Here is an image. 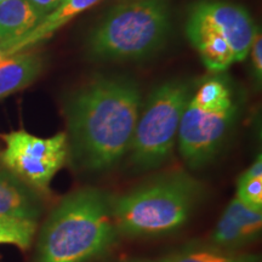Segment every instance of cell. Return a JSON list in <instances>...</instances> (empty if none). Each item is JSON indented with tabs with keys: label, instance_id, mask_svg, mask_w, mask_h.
<instances>
[{
	"label": "cell",
	"instance_id": "cell-8",
	"mask_svg": "<svg viewBox=\"0 0 262 262\" xmlns=\"http://www.w3.org/2000/svg\"><path fill=\"white\" fill-rule=\"evenodd\" d=\"M2 139L5 143L0 152L2 165L34 191L49 192L52 179L68 159L67 134L38 137L17 130Z\"/></svg>",
	"mask_w": 262,
	"mask_h": 262
},
{
	"label": "cell",
	"instance_id": "cell-1",
	"mask_svg": "<svg viewBox=\"0 0 262 262\" xmlns=\"http://www.w3.org/2000/svg\"><path fill=\"white\" fill-rule=\"evenodd\" d=\"M129 78L98 75L66 98L68 158L77 169L104 172L129 153L141 104Z\"/></svg>",
	"mask_w": 262,
	"mask_h": 262
},
{
	"label": "cell",
	"instance_id": "cell-12",
	"mask_svg": "<svg viewBox=\"0 0 262 262\" xmlns=\"http://www.w3.org/2000/svg\"><path fill=\"white\" fill-rule=\"evenodd\" d=\"M42 70V57L37 52L22 51L0 63V100L32 84Z\"/></svg>",
	"mask_w": 262,
	"mask_h": 262
},
{
	"label": "cell",
	"instance_id": "cell-19",
	"mask_svg": "<svg viewBox=\"0 0 262 262\" xmlns=\"http://www.w3.org/2000/svg\"><path fill=\"white\" fill-rule=\"evenodd\" d=\"M11 56H12L11 52H10L9 49L5 47L4 42L0 41V63H2V62H4L6 58H9Z\"/></svg>",
	"mask_w": 262,
	"mask_h": 262
},
{
	"label": "cell",
	"instance_id": "cell-15",
	"mask_svg": "<svg viewBox=\"0 0 262 262\" xmlns=\"http://www.w3.org/2000/svg\"><path fill=\"white\" fill-rule=\"evenodd\" d=\"M248 208L262 211V157L258 155L249 168L237 180V195Z\"/></svg>",
	"mask_w": 262,
	"mask_h": 262
},
{
	"label": "cell",
	"instance_id": "cell-20",
	"mask_svg": "<svg viewBox=\"0 0 262 262\" xmlns=\"http://www.w3.org/2000/svg\"><path fill=\"white\" fill-rule=\"evenodd\" d=\"M122 262H168V257L164 256L160 258H133V260H126Z\"/></svg>",
	"mask_w": 262,
	"mask_h": 262
},
{
	"label": "cell",
	"instance_id": "cell-3",
	"mask_svg": "<svg viewBox=\"0 0 262 262\" xmlns=\"http://www.w3.org/2000/svg\"><path fill=\"white\" fill-rule=\"evenodd\" d=\"M204 195L203 183L187 171L158 173L122 195H113L119 235L153 238L178 232L189 221Z\"/></svg>",
	"mask_w": 262,
	"mask_h": 262
},
{
	"label": "cell",
	"instance_id": "cell-16",
	"mask_svg": "<svg viewBox=\"0 0 262 262\" xmlns=\"http://www.w3.org/2000/svg\"><path fill=\"white\" fill-rule=\"evenodd\" d=\"M37 232V222L0 216V244H11L26 250Z\"/></svg>",
	"mask_w": 262,
	"mask_h": 262
},
{
	"label": "cell",
	"instance_id": "cell-13",
	"mask_svg": "<svg viewBox=\"0 0 262 262\" xmlns=\"http://www.w3.org/2000/svg\"><path fill=\"white\" fill-rule=\"evenodd\" d=\"M42 18L28 0L0 2V41H15L25 37Z\"/></svg>",
	"mask_w": 262,
	"mask_h": 262
},
{
	"label": "cell",
	"instance_id": "cell-9",
	"mask_svg": "<svg viewBox=\"0 0 262 262\" xmlns=\"http://www.w3.org/2000/svg\"><path fill=\"white\" fill-rule=\"evenodd\" d=\"M261 212L248 208L234 196L216 224L210 237V244L234 250L256 241L261 234Z\"/></svg>",
	"mask_w": 262,
	"mask_h": 262
},
{
	"label": "cell",
	"instance_id": "cell-6",
	"mask_svg": "<svg viewBox=\"0 0 262 262\" xmlns=\"http://www.w3.org/2000/svg\"><path fill=\"white\" fill-rule=\"evenodd\" d=\"M258 28L243 6L202 0L189 9L186 34L211 73H222L247 58Z\"/></svg>",
	"mask_w": 262,
	"mask_h": 262
},
{
	"label": "cell",
	"instance_id": "cell-10",
	"mask_svg": "<svg viewBox=\"0 0 262 262\" xmlns=\"http://www.w3.org/2000/svg\"><path fill=\"white\" fill-rule=\"evenodd\" d=\"M41 205L34 189L0 165V216L37 222Z\"/></svg>",
	"mask_w": 262,
	"mask_h": 262
},
{
	"label": "cell",
	"instance_id": "cell-21",
	"mask_svg": "<svg viewBox=\"0 0 262 262\" xmlns=\"http://www.w3.org/2000/svg\"><path fill=\"white\" fill-rule=\"evenodd\" d=\"M0 2H4V0H0Z\"/></svg>",
	"mask_w": 262,
	"mask_h": 262
},
{
	"label": "cell",
	"instance_id": "cell-7",
	"mask_svg": "<svg viewBox=\"0 0 262 262\" xmlns=\"http://www.w3.org/2000/svg\"><path fill=\"white\" fill-rule=\"evenodd\" d=\"M192 88V84L182 80L165 81L155 88L145 103L141 104L127 153L136 170H156L172 156Z\"/></svg>",
	"mask_w": 262,
	"mask_h": 262
},
{
	"label": "cell",
	"instance_id": "cell-18",
	"mask_svg": "<svg viewBox=\"0 0 262 262\" xmlns=\"http://www.w3.org/2000/svg\"><path fill=\"white\" fill-rule=\"evenodd\" d=\"M28 2L42 17H45L61 4L62 0H28Z\"/></svg>",
	"mask_w": 262,
	"mask_h": 262
},
{
	"label": "cell",
	"instance_id": "cell-4",
	"mask_svg": "<svg viewBox=\"0 0 262 262\" xmlns=\"http://www.w3.org/2000/svg\"><path fill=\"white\" fill-rule=\"evenodd\" d=\"M243 108V96L227 75L212 73L192 88L178 133L180 156L192 170L205 168L225 148Z\"/></svg>",
	"mask_w": 262,
	"mask_h": 262
},
{
	"label": "cell",
	"instance_id": "cell-14",
	"mask_svg": "<svg viewBox=\"0 0 262 262\" xmlns=\"http://www.w3.org/2000/svg\"><path fill=\"white\" fill-rule=\"evenodd\" d=\"M168 262H260V256L239 254L215 245H191L168 255Z\"/></svg>",
	"mask_w": 262,
	"mask_h": 262
},
{
	"label": "cell",
	"instance_id": "cell-11",
	"mask_svg": "<svg viewBox=\"0 0 262 262\" xmlns=\"http://www.w3.org/2000/svg\"><path fill=\"white\" fill-rule=\"evenodd\" d=\"M101 0H62L51 14L45 16L37 27L29 32L27 35L15 41H3L10 49L12 55L26 51L45 39L50 38L55 32L63 27L81 12L93 8Z\"/></svg>",
	"mask_w": 262,
	"mask_h": 262
},
{
	"label": "cell",
	"instance_id": "cell-2",
	"mask_svg": "<svg viewBox=\"0 0 262 262\" xmlns=\"http://www.w3.org/2000/svg\"><path fill=\"white\" fill-rule=\"evenodd\" d=\"M113 195L100 188H80L51 211L38 241L37 262H91L119 238Z\"/></svg>",
	"mask_w": 262,
	"mask_h": 262
},
{
	"label": "cell",
	"instance_id": "cell-17",
	"mask_svg": "<svg viewBox=\"0 0 262 262\" xmlns=\"http://www.w3.org/2000/svg\"><path fill=\"white\" fill-rule=\"evenodd\" d=\"M249 54L251 56V66H253V70L251 71H253L255 85L260 88L262 80V37L260 29L257 31L256 35H255Z\"/></svg>",
	"mask_w": 262,
	"mask_h": 262
},
{
	"label": "cell",
	"instance_id": "cell-5",
	"mask_svg": "<svg viewBox=\"0 0 262 262\" xmlns=\"http://www.w3.org/2000/svg\"><path fill=\"white\" fill-rule=\"evenodd\" d=\"M171 31L168 0H127L111 10L88 37L97 61H140L159 51Z\"/></svg>",
	"mask_w": 262,
	"mask_h": 262
}]
</instances>
